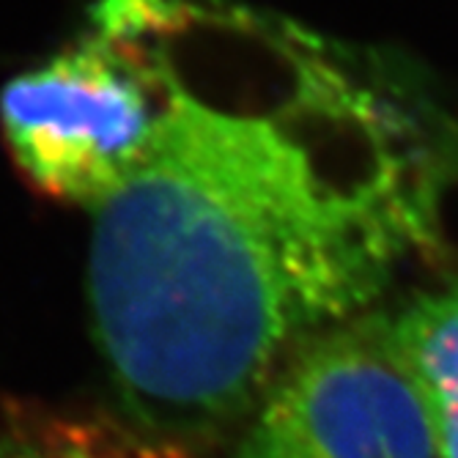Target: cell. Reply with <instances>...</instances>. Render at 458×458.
Here are the masks:
<instances>
[{
	"label": "cell",
	"instance_id": "3957f363",
	"mask_svg": "<svg viewBox=\"0 0 458 458\" xmlns=\"http://www.w3.org/2000/svg\"><path fill=\"white\" fill-rule=\"evenodd\" d=\"M236 458H439L393 321L362 313L308 341L256 403Z\"/></svg>",
	"mask_w": 458,
	"mask_h": 458
},
{
	"label": "cell",
	"instance_id": "5b68a950",
	"mask_svg": "<svg viewBox=\"0 0 458 458\" xmlns=\"http://www.w3.org/2000/svg\"><path fill=\"white\" fill-rule=\"evenodd\" d=\"M0 458H121L89 437L66 431H12L0 437Z\"/></svg>",
	"mask_w": 458,
	"mask_h": 458
},
{
	"label": "cell",
	"instance_id": "7a4b0ae2",
	"mask_svg": "<svg viewBox=\"0 0 458 458\" xmlns=\"http://www.w3.org/2000/svg\"><path fill=\"white\" fill-rule=\"evenodd\" d=\"M168 105L154 0H99L91 28L0 91V135L45 198L105 206L148 157Z\"/></svg>",
	"mask_w": 458,
	"mask_h": 458
},
{
	"label": "cell",
	"instance_id": "6da1fadb",
	"mask_svg": "<svg viewBox=\"0 0 458 458\" xmlns=\"http://www.w3.org/2000/svg\"><path fill=\"white\" fill-rule=\"evenodd\" d=\"M168 105L94 212L115 401L162 450L212 442L434 239L450 148L382 61L220 0H154Z\"/></svg>",
	"mask_w": 458,
	"mask_h": 458
},
{
	"label": "cell",
	"instance_id": "277c9868",
	"mask_svg": "<svg viewBox=\"0 0 458 458\" xmlns=\"http://www.w3.org/2000/svg\"><path fill=\"white\" fill-rule=\"evenodd\" d=\"M390 321L426 401L439 458H458V285L420 297Z\"/></svg>",
	"mask_w": 458,
	"mask_h": 458
}]
</instances>
